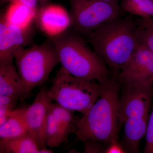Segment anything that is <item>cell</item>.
<instances>
[{
    "instance_id": "5b68a950",
    "label": "cell",
    "mask_w": 153,
    "mask_h": 153,
    "mask_svg": "<svg viewBox=\"0 0 153 153\" xmlns=\"http://www.w3.org/2000/svg\"><path fill=\"white\" fill-rule=\"evenodd\" d=\"M104 84L78 79L61 67L52 79V86L47 89V93L60 106L83 115L101 95Z\"/></svg>"
},
{
    "instance_id": "d4e9b609",
    "label": "cell",
    "mask_w": 153,
    "mask_h": 153,
    "mask_svg": "<svg viewBox=\"0 0 153 153\" xmlns=\"http://www.w3.org/2000/svg\"><path fill=\"white\" fill-rule=\"evenodd\" d=\"M103 1L107 2H113L118 3V1L120 0H100Z\"/></svg>"
},
{
    "instance_id": "cb8c5ba5",
    "label": "cell",
    "mask_w": 153,
    "mask_h": 153,
    "mask_svg": "<svg viewBox=\"0 0 153 153\" xmlns=\"http://www.w3.org/2000/svg\"><path fill=\"white\" fill-rule=\"evenodd\" d=\"M6 1H9L11 3L13 2H20L35 10H37L38 1V0H6Z\"/></svg>"
},
{
    "instance_id": "7a4b0ae2",
    "label": "cell",
    "mask_w": 153,
    "mask_h": 153,
    "mask_svg": "<svg viewBox=\"0 0 153 153\" xmlns=\"http://www.w3.org/2000/svg\"><path fill=\"white\" fill-rule=\"evenodd\" d=\"M120 87L115 78L105 83L101 95L77 120L74 132L77 140L95 141L106 145L118 141Z\"/></svg>"
},
{
    "instance_id": "52a82bcc",
    "label": "cell",
    "mask_w": 153,
    "mask_h": 153,
    "mask_svg": "<svg viewBox=\"0 0 153 153\" xmlns=\"http://www.w3.org/2000/svg\"><path fill=\"white\" fill-rule=\"evenodd\" d=\"M121 85L153 87V53L139 45L117 78Z\"/></svg>"
},
{
    "instance_id": "277c9868",
    "label": "cell",
    "mask_w": 153,
    "mask_h": 153,
    "mask_svg": "<svg viewBox=\"0 0 153 153\" xmlns=\"http://www.w3.org/2000/svg\"><path fill=\"white\" fill-rule=\"evenodd\" d=\"M14 60L25 84L26 99L34 88L48 80L51 72L60 63L57 50L49 38L40 44L19 48Z\"/></svg>"
},
{
    "instance_id": "e0dca14e",
    "label": "cell",
    "mask_w": 153,
    "mask_h": 153,
    "mask_svg": "<svg viewBox=\"0 0 153 153\" xmlns=\"http://www.w3.org/2000/svg\"><path fill=\"white\" fill-rule=\"evenodd\" d=\"M47 146L51 148L58 147L63 143L68 141L70 134L56 120L49 110L46 128Z\"/></svg>"
},
{
    "instance_id": "44dd1931",
    "label": "cell",
    "mask_w": 153,
    "mask_h": 153,
    "mask_svg": "<svg viewBox=\"0 0 153 153\" xmlns=\"http://www.w3.org/2000/svg\"><path fill=\"white\" fill-rule=\"evenodd\" d=\"M83 144V152L86 153H105L107 146L104 144L93 140H85Z\"/></svg>"
},
{
    "instance_id": "7402d4cb",
    "label": "cell",
    "mask_w": 153,
    "mask_h": 153,
    "mask_svg": "<svg viewBox=\"0 0 153 153\" xmlns=\"http://www.w3.org/2000/svg\"><path fill=\"white\" fill-rule=\"evenodd\" d=\"M19 100V98L13 96L0 95V108L13 111Z\"/></svg>"
},
{
    "instance_id": "8fae6325",
    "label": "cell",
    "mask_w": 153,
    "mask_h": 153,
    "mask_svg": "<svg viewBox=\"0 0 153 153\" xmlns=\"http://www.w3.org/2000/svg\"><path fill=\"white\" fill-rule=\"evenodd\" d=\"M35 20L38 27L49 37L67 30L71 25L70 17L62 8L49 6L36 11Z\"/></svg>"
},
{
    "instance_id": "603a6c76",
    "label": "cell",
    "mask_w": 153,
    "mask_h": 153,
    "mask_svg": "<svg viewBox=\"0 0 153 153\" xmlns=\"http://www.w3.org/2000/svg\"><path fill=\"white\" fill-rule=\"evenodd\" d=\"M105 153H124L126 152L122 145L119 141H114L107 145L105 151Z\"/></svg>"
},
{
    "instance_id": "3957f363",
    "label": "cell",
    "mask_w": 153,
    "mask_h": 153,
    "mask_svg": "<svg viewBox=\"0 0 153 153\" xmlns=\"http://www.w3.org/2000/svg\"><path fill=\"white\" fill-rule=\"evenodd\" d=\"M81 34L66 30L49 37L57 50L61 67L78 79L104 84L113 78L105 63L90 49Z\"/></svg>"
},
{
    "instance_id": "ac0fdd59",
    "label": "cell",
    "mask_w": 153,
    "mask_h": 153,
    "mask_svg": "<svg viewBox=\"0 0 153 153\" xmlns=\"http://www.w3.org/2000/svg\"><path fill=\"white\" fill-rule=\"evenodd\" d=\"M119 5L124 13L141 19L153 18V0H120Z\"/></svg>"
},
{
    "instance_id": "8992f818",
    "label": "cell",
    "mask_w": 153,
    "mask_h": 153,
    "mask_svg": "<svg viewBox=\"0 0 153 153\" xmlns=\"http://www.w3.org/2000/svg\"><path fill=\"white\" fill-rule=\"evenodd\" d=\"M71 25L85 35L105 23L123 16L117 3L100 0H69Z\"/></svg>"
},
{
    "instance_id": "2e32d148",
    "label": "cell",
    "mask_w": 153,
    "mask_h": 153,
    "mask_svg": "<svg viewBox=\"0 0 153 153\" xmlns=\"http://www.w3.org/2000/svg\"><path fill=\"white\" fill-rule=\"evenodd\" d=\"M37 10L18 2H13L3 15L7 22L23 28L29 27L34 20Z\"/></svg>"
},
{
    "instance_id": "6da1fadb",
    "label": "cell",
    "mask_w": 153,
    "mask_h": 153,
    "mask_svg": "<svg viewBox=\"0 0 153 153\" xmlns=\"http://www.w3.org/2000/svg\"><path fill=\"white\" fill-rule=\"evenodd\" d=\"M137 21L131 16L118 18L85 34L94 51L117 79L121 69L138 47Z\"/></svg>"
},
{
    "instance_id": "9c48e42d",
    "label": "cell",
    "mask_w": 153,
    "mask_h": 153,
    "mask_svg": "<svg viewBox=\"0 0 153 153\" xmlns=\"http://www.w3.org/2000/svg\"><path fill=\"white\" fill-rule=\"evenodd\" d=\"M53 101L47 93V89L42 87L32 104L25 108L26 122L30 131L37 137L40 149L47 148L46 124Z\"/></svg>"
},
{
    "instance_id": "d6986e66",
    "label": "cell",
    "mask_w": 153,
    "mask_h": 153,
    "mask_svg": "<svg viewBox=\"0 0 153 153\" xmlns=\"http://www.w3.org/2000/svg\"><path fill=\"white\" fill-rule=\"evenodd\" d=\"M136 36L139 45L153 53V18L137 20Z\"/></svg>"
},
{
    "instance_id": "9a60e30c",
    "label": "cell",
    "mask_w": 153,
    "mask_h": 153,
    "mask_svg": "<svg viewBox=\"0 0 153 153\" xmlns=\"http://www.w3.org/2000/svg\"><path fill=\"white\" fill-rule=\"evenodd\" d=\"M26 107L16 108L8 120L0 126V139H10L25 134L30 131L25 119Z\"/></svg>"
},
{
    "instance_id": "ba28073f",
    "label": "cell",
    "mask_w": 153,
    "mask_h": 153,
    "mask_svg": "<svg viewBox=\"0 0 153 153\" xmlns=\"http://www.w3.org/2000/svg\"><path fill=\"white\" fill-rule=\"evenodd\" d=\"M118 105L120 127L129 118L149 114L152 103L153 87L140 85H122Z\"/></svg>"
},
{
    "instance_id": "30bf717a",
    "label": "cell",
    "mask_w": 153,
    "mask_h": 153,
    "mask_svg": "<svg viewBox=\"0 0 153 153\" xmlns=\"http://www.w3.org/2000/svg\"><path fill=\"white\" fill-rule=\"evenodd\" d=\"M32 28L12 25L2 16L0 21V65L13 64L17 50L30 42Z\"/></svg>"
},
{
    "instance_id": "5bb4252c",
    "label": "cell",
    "mask_w": 153,
    "mask_h": 153,
    "mask_svg": "<svg viewBox=\"0 0 153 153\" xmlns=\"http://www.w3.org/2000/svg\"><path fill=\"white\" fill-rule=\"evenodd\" d=\"M0 139L1 153H39L37 137L31 132L13 138Z\"/></svg>"
},
{
    "instance_id": "484cf974",
    "label": "cell",
    "mask_w": 153,
    "mask_h": 153,
    "mask_svg": "<svg viewBox=\"0 0 153 153\" xmlns=\"http://www.w3.org/2000/svg\"><path fill=\"white\" fill-rule=\"evenodd\" d=\"M38 1H40L42 4H44L47 2L48 0H38Z\"/></svg>"
},
{
    "instance_id": "ffe728a7",
    "label": "cell",
    "mask_w": 153,
    "mask_h": 153,
    "mask_svg": "<svg viewBox=\"0 0 153 153\" xmlns=\"http://www.w3.org/2000/svg\"><path fill=\"white\" fill-rule=\"evenodd\" d=\"M145 136L146 142L144 152L146 153H153V96L152 112L149 116Z\"/></svg>"
},
{
    "instance_id": "4316f807",
    "label": "cell",
    "mask_w": 153,
    "mask_h": 153,
    "mask_svg": "<svg viewBox=\"0 0 153 153\" xmlns=\"http://www.w3.org/2000/svg\"><path fill=\"white\" fill-rule=\"evenodd\" d=\"M1 1H5L6 0H1Z\"/></svg>"
},
{
    "instance_id": "4fadbf2b",
    "label": "cell",
    "mask_w": 153,
    "mask_h": 153,
    "mask_svg": "<svg viewBox=\"0 0 153 153\" xmlns=\"http://www.w3.org/2000/svg\"><path fill=\"white\" fill-rule=\"evenodd\" d=\"M25 95L24 82L13 63L0 65V95L13 96L23 101Z\"/></svg>"
},
{
    "instance_id": "7c38bea8",
    "label": "cell",
    "mask_w": 153,
    "mask_h": 153,
    "mask_svg": "<svg viewBox=\"0 0 153 153\" xmlns=\"http://www.w3.org/2000/svg\"><path fill=\"white\" fill-rule=\"evenodd\" d=\"M149 116L129 118L124 123L123 137L120 143L126 152H140V143L146 135Z\"/></svg>"
}]
</instances>
